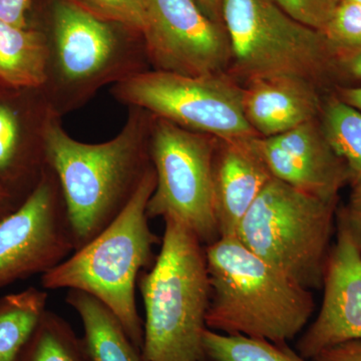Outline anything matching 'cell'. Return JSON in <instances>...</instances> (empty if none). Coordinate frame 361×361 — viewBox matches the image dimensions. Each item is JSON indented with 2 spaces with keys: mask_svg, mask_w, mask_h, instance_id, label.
Returning <instances> with one entry per match:
<instances>
[{
  "mask_svg": "<svg viewBox=\"0 0 361 361\" xmlns=\"http://www.w3.org/2000/svg\"><path fill=\"white\" fill-rule=\"evenodd\" d=\"M123 130L110 141L87 144L66 133L61 116L47 109L42 127L45 165L56 175L75 251L123 212L149 169L153 115L129 106Z\"/></svg>",
  "mask_w": 361,
  "mask_h": 361,
  "instance_id": "obj_1",
  "label": "cell"
},
{
  "mask_svg": "<svg viewBox=\"0 0 361 361\" xmlns=\"http://www.w3.org/2000/svg\"><path fill=\"white\" fill-rule=\"evenodd\" d=\"M210 279L207 329L287 343L310 322L314 297L236 236L205 247Z\"/></svg>",
  "mask_w": 361,
  "mask_h": 361,
  "instance_id": "obj_2",
  "label": "cell"
},
{
  "mask_svg": "<svg viewBox=\"0 0 361 361\" xmlns=\"http://www.w3.org/2000/svg\"><path fill=\"white\" fill-rule=\"evenodd\" d=\"M161 250L137 279L145 305V361H207L210 303L205 247L186 225L165 218Z\"/></svg>",
  "mask_w": 361,
  "mask_h": 361,
  "instance_id": "obj_3",
  "label": "cell"
},
{
  "mask_svg": "<svg viewBox=\"0 0 361 361\" xmlns=\"http://www.w3.org/2000/svg\"><path fill=\"white\" fill-rule=\"evenodd\" d=\"M156 187L153 166L123 212L103 231L65 261L42 275L45 290H80L96 297L116 316L142 350L144 322L135 287L142 271L155 262L159 242L149 225L147 206Z\"/></svg>",
  "mask_w": 361,
  "mask_h": 361,
  "instance_id": "obj_4",
  "label": "cell"
},
{
  "mask_svg": "<svg viewBox=\"0 0 361 361\" xmlns=\"http://www.w3.org/2000/svg\"><path fill=\"white\" fill-rule=\"evenodd\" d=\"M339 199H322L273 177L240 223L236 237L308 289L322 287Z\"/></svg>",
  "mask_w": 361,
  "mask_h": 361,
  "instance_id": "obj_5",
  "label": "cell"
},
{
  "mask_svg": "<svg viewBox=\"0 0 361 361\" xmlns=\"http://www.w3.org/2000/svg\"><path fill=\"white\" fill-rule=\"evenodd\" d=\"M223 25L234 75L295 77L324 92L334 84V47L323 32L287 16L271 0H223Z\"/></svg>",
  "mask_w": 361,
  "mask_h": 361,
  "instance_id": "obj_6",
  "label": "cell"
},
{
  "mask_svg": "<svg viewBox=\"0 0 361 361\" xmlns=\"http://www.w3.org/2000/svg\"><path fill=\"white\" fill-rule=\"evenodd\" d=\"M113 25L70 0L54 2L45 85L52 82L54 96L47 106L59 116L102 85L142 71L140 54L123 49Z\"/></svg>",
  "mask_w": 361,
  "mask_h": 361,
  "instance_id": "obj_7",
  "label": "cell"
},
{
  "mask_svg": "<svg viewBox=\"0 0 361 361\" xmlns=\"http://www.w3.org/2000/svg\"><path fill=\"white\" fill-rule=\"evenodd\" d=\"M111 94L192 132L221 140L259 137L244 114L243 87L227 73L189 77L142 71L116 82Z\"/></svg>",
  "mask_w": 361,
  "mask_h": 361,
  "instance_id": "obj_8",
  "label": "cell"
},
{
  "mask_svg": "<svg viewBox=\"0 0 361 361\" xmlns=\"http://www.w3.org/2000/svg\"><path fill=\"white\" fill-rule=\"evenodd\" d=\"M217 137L192 132L153 116L149 154L156 187L147 206L149 219L173 218L202 243L219 238L213 198V161Z\"/></svg>",
  "mask_w": 361,
  "mask_h": 361,
  "instance_id": "obj_9",
  "label": "cell"
},
{
  "mask_svg": "<svg viewBox=\"0 0 361 361\" xmlns=\"http://www.w3.org/2000/svg\"><path fill=\"white\" fill-rule=\"evenodd\" d=\"M73 251L61 187L47 167L32 193L0 220V289L45 274Z\"/></svg>",
  "mask_w": 361,
  "mask_h": 361,
  "instance_id": "obj_10",
  "label": "cell"
},
{
  "mask_svg": "<svg viewBox=\"0 0 361 361\" xmlns=\"http://www.w3.org/2000/svg\"><path fill=\"white\" fill-rule=\"evenodd\" d=\"M142 37L156 71L202 77L226 73L231 63L224 25L195 0H149Z\"/></svg>",
  "mask_w": 361,
  "mask_h": 361,
  "instance_id": "obj_11",
  "label": "cell"
},
{
  "mask_svg": "<svg viewBox=\"0 0 361 361\" xmlns=\"http://www.w3.org/2000/svg\"><path fill=\"white\" fill-rule=\"evenodd\" d=\"M322 287L319 312L298 342V353L308 360L337 344L361 341V250L338 213Z\"/></svg>",
  "mask_w": 361,
  "mask_h": 361,
  "instance_id": "obj_12",
  "label": "cell"
},
{
  "mask_svg": "<svg viewBox=\"0 0 361 361\" xmlns=\"http://www.w3.org/2000/svg\"><path fill=\"white\" fill-rule=\"evenodd\" d=\"M266 165L276 179L322 199H339L349 184L345 163L329 144L320 118L270 137H258Z\"/></svg>",
  "mask_w": 361,
  "mask_h": 361,
  "instance_id": "obj_13",
  "label": "cell"
},
{
  "mask_svg": "<svg viewBox=\"0 0 361 361\" xmlns=\"http://www.w3.org/2000/svg\"><path fill=\"white\" fill-rule=\"evenodd\" d=\"M258 137L218 139L213 198L219 237L236 236L240 223L273 178L259 149Z\"/></svg>",
  "mask_w": 361,
  "mask_h": 361,
  "instance_id": "obj_14",
  "label": "cell"
},
{
  "mask_svg": "<svg viewBox=\"0 0 361 361\" xmlns=\"http://www.w3.org/2000/svg\"><path fill=\"white\" fill-rule=\"evenodd\" d=\"M243 87L244 114L261 137H275L322 116L329 92L295 77L253 78Z\"/></svg>",
  "mask_w": 361,
  "mask_h": 361,
  "instance_id": "obj_15",
  "label": "cell"
},
{
  "mask_svg": "<svg viewBox=\"0 0 361 361\" xmlns=\"http://www.w3.org/2000/svg\"><path fill=\"white\" fill-rule=\"evenodd\" d=\"M66 301L82 319L87 360L145 361L122 323L99 299L85 292L68 290Z\"/></svg>",
  "mask_w": 361,
  "mask_h": 361,
  "instance_id": "obj_16",
  "label": "cell"
},
{
  "mask_svg": "<svg viewBox=\"0 0 361 361\" xmlns=\"http://www.w3.org/2000/svg\"><path fill=\"white\" fill-rule=\"evenodd\" d=\"M49 44L44 33L0 20V80L23 89H42L47 80Z\"/></svg>",
  "mask_w": 361,
  "mask_h": 361,
  "instance_id": "obj_17",
  "label": "cell"
},
{
  "mask_svg": "<svg viewBox=\"0 0 361 361\" xmlns=\"http://www.w3.org/2000/svg\"><path fill=\"white\" fill-rule=\"evenodd\" d=\"M45 289L25 290L0 298V361H16L47 310Z\"/></svg>",
  "mask_w": 361,
  "mask_h": 361,
  "instance_id": "obj_18",
  "label": "cell"
},
{
  "mask_svg": "<svg viewBox=\"0 0 361 361\" xmlns=\"http://www.w3.org/2000/svg\"><path fill=\"white\" fill-rule=\"evenodd\" d=\"M329 144L345 163L349 184L361 180V113L329 92L323 101L320 116Z\"/></svg>",
  "mask_w": 361,
  "mask_h": 361,
  "instance_id": "obj_19",
  "label": "cell"
},
{
  "mask_svg": "<svg viewBox=\"0 0 361 361\" xmlns=\"http://www.w3.org/2000/svg\"><path fill=\"white\" fill-rule=\"evenodd\" d=\"M16 361H89L82 338L66 319L47 310Z\"/></svg>",
  "mask_w": 361,
  "mask_h": 361,
  "instance_id": "obj_20",
  "label": "cell"
},
{
  "mask_svg": "<svg viewBox=\"0 0 361 361\" xmlns=\"http://www.w3.org/2000/svg\"><path fill=\"white\" fill-rule=\"evenodd\" d=\"M203 346L207 361H308L287 343L208 329L203 334Z\"/></svg>",
  "mask_w": 361,
  "mask_h": 361,
  "instance_id": "obj_21",
  "label": "cell"
},
{
  "mask_svg": "<svg viewBox=\"0 0 361 361\" xmlns=\"http://www.w3.org/2000/svg\"><path fill=\"white\" fill-rule=\"evenodd\" d=\"M20 144V126L18 116L11 106L0 103V184L11 195V187L13 183L26 173H30V170L35 174L42 175L33 171L25 161L21 160Z\"/></svg>",
  "mask_w": 361,
  "mask_h": 361,
  "instance_id": "obj_22",
  "label": "cell"
},
{
  "mask_svg": "<svg viewBox=\"0 0 361 361\" xmlns=\"http://www.w3.org/2000/svg\"><path fill=\"white\" fill-rule=\"evenodd\" d=\"M97 18L142 35L148 20L149 0H70Z\"/></svg>",
  "mask_w": 361,
  "mask_h": 361,
  "instance_id": "obj_23",
  "label": "cell"
},
{
  "mask_svg": "<svg viewBox=\"0 0 361 361\" xmlns=\"http://www.w3.org/2000/svg\"><path fill=\"white\" fill-rule=\"evenodd\" d=\"M323 35L336 47H361V4L341 0Z\"/></svg>",
  "mask_w": 361,
  "mask_h": 361,
  "instance_id": "obj_24",
  "label": "cell"
},
{
  "mask_svg": "<svg viewBox=\"0 0 361 361\" xmlns=\"http://www.w3.org/2000/svg\"><path fill=\"white\" fill-rule=\"evenodd\" d=\"M287 16L323 32L334 16L336 0H271Z\"/></svg>",
  "mask_w": 361,
  "mask_h": 361,
  "instance_id": "obj_25",
  "label": "cell"
},
{
  "mask_svg": "<svg viewBox=\"0 0 361 361\" xmlns=\"http://www.w3.org/2000/svg\"><path fill=\"white\" fill-rule=\"evenodd\" d=\"M334 47L336 87L361 85V47Z\"/></svg>",
  "mask_w": 361,
  "mask_h": 361,
  "instance_id": "obj_26",
  "label": "cell"
},
{
  "mask_svg": "<svg viewBox=\"0 0 361 361\" xmlns=\"http://www.w3.org/2000/svg\"><path fill=\"white\" fill-rule=\"evenodd\" d=\"M351 188L348 204L341 207L337 213L348 225L361 250V180L349 185Z\"/></svg>",
  "mask_w": 361,
  "mask_h": 361,
  "instance_id": "obj_27",
  "label": "cell"
},
{
  "mask_svg": "<svg viewBox=\"0 0 361 361\" xmlns=\"http://www.w3.org/2000/svg\"><path fill=\"white\" fill-rule=\"evenodd\" d=\"M312 361H361V341L337 344L320 351Z\"/></svg>",
  "mask_w": 361,
  "mask_h": 361,
  "instance_id": "obj_28",
  "label": "cell"
},
{
  "mask_svg": "<svg viewBox=\"0 0 361 361\" xmlns=\"http://www.w3.org/2000/svg\"><path fill=\"white\" fill-rule=\"evenodd\" d=\"M30 0H0V20L18 27H27L26 13Z\"/></svg>",
  "mask_w": 361,
  "mask_h": 361,
  "instance_id": "obj_29",
  "label": "cell"
},
{
  "mask_svg": "<svg viewBox=\"0 0 361 361\" xmlns=\"http://www.w3.org/2000/svg\"><path fill=\"white\" fill-rule=\"evenodd\" d=\"M334 92L342 102L361 113V85L355 87H337Z\"/></svg>",
  "mask_w": 361,
  "mask_h": 361,
  "instance_id": "obj_30",
  "label": "cell"
},
{
  "mask_svg": "<svg viewBox=\"0 0 361 361\" xmlns=\"http://www.w3.org/2000/svg\"><path fill=\"white\" fill-rule=\"evenodd\" d=\"M204 11L213 20L222 23V4L223 0H195Z\"/></svg>",
  "mask_w": 361,
  "mask_h": 361,
  "instance_id": "obj_31",
  "label": "cell"
},
{
  "mask_svg": "<svg viewBox=\"0 0 361 361\" xmlns=\"http://www.w3.org/2000/svg\"><path fill=\"white\" fill-rule=\"evenodd\" d=\"M18 207V204L14 203L13 197L0 184V220L13 212Z\"/></svg>",
  "mask_w": 361,
  "mask_h": 361,
  "instance_id": "obj_32",
  "label": "cell"
},
{
  "mask_svg": "<svg viewBox=\"0 0 361 361\" xmlns=\"http://www.w3.org/2000/svg\"><path fill=\"white\" fill-rule=\"evenodd\" d=\"M346 1L355 2V4H361V0H346Z\"/></svg>",
  "mask_w": 361,
  "mask_h": 361,
  "instance_id": "obj_33",
  "label": "cell"
},
{
  "mask_svg": "<svg viewBox=\"0 0 361 361\" xmlns=\"http://www.w3.org/2000/svg\"><path fill=\"white\" fill-rule=\"evenodd\" d=\"M336 1L337 2V4H338V2L341 1V0H336Z\"/></svg>",
  "mask_w": 361,
  "mask_h": 361,
  "instance_id": "obj_34",
  "label": "cell"
}]
</instances>
